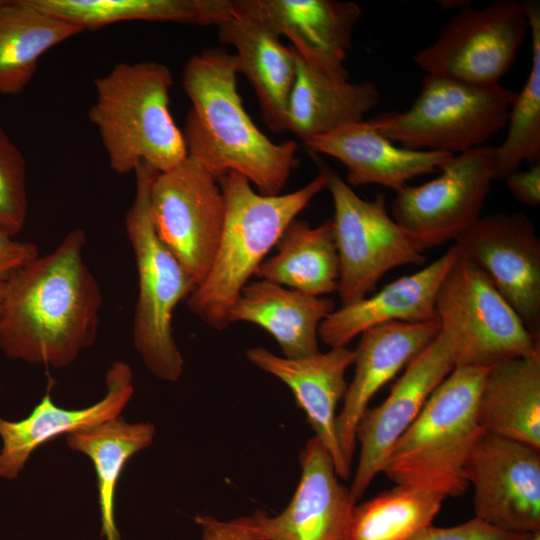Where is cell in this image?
<instances>
[{"instance_id":"cell-36","label":"cell","mask_w":540,"mask_h":540,"mask_svg":"<svg viewBox=\"0 0 540 540\" xmlns=\"http://www.w3.org/2000/svg\"><path fill=\"white\" fill-rule=\"evenodd\" d=\"M38 254L34 243L0 233V305L15 272Z\"/></svg>"},{"instance_id":"cell-15","label":"cell","mask_w":540,"mask_h":540,"mask_svg":"<svg viewBox=\"0 0 540 540\" xmlns=\"http://www.w3.org/2000/svg\"><path fill=\"white\" fill-rule=\"evenodd\" d=\"M456 367L447 337L437 336L406 366L387 398L367 408L356 428L360 455L350 492L357 501L382 473L392 448L422 411L440 383Z\"/></svg>"},{"instance_id":"cell-10","label":"cell","mask_w":540,"mask_h":540,"mask_svg":"<svg viewBox=\"0 0 540 540\" xmlns=\"http://www.w3.org/2000/svg\"><path fill=\"white\" fill-rule=\"evenodd\" d=\"M528 33L524 1L497 0L483 8L465 5L413 61L426 74L497 84L511 69Z\"/></svg>"},{"instance_id":"cell-4","label":"cell","mask_w":540,"mask_h":540,"mask_svg":"<svg viewBox=\"0 0 540 540\" xmlns=\"http://www.w3.org/2000/svg\"><path fill=\"white\" fill-rule=\"evenodd\" d=\"M173 75L163 63H118L94 80L88 118L117 174L145 163L166 172L187 157L182 130L169 109Z\"/></svg>"},{"instance_id":"cell-23","label":"cell","mask_w":540,"mask_h":540,"mask_svg":"<svg viewBox=\"0 0 540 540\" xmlns=\"http://www.w3.org/2000/svg\"><path fill=\"white\" fill-rule=\"evenodd\" d=\"M304 143L312 154L341 162L347 169L345 182L349 186L377 184L394 191L414 177L439 171L453 156L397 146L364 120L344 124Z\"/></svg>"},{"instance_id":"cell-19","label":"cell","mask_w":540,"mask_h":540,"mask_svg":"<svg viewBox=\"0 0 540 540\" xmlns=\"http://www.w3.org/2000/svg\"><path fill=\"white\" fill-rule=\"evenodd\" d=\"M437 321L390 322L360 334L354 350V377L336 419L342 455L351 467L356 449V428L372 397L439 333Z\"/></svg>"},{"instance_id":"cell-22","label":"cell","mask_w":540,"mask_h":540,"mask_svg":"<svg viewBox=\"0 0 540 540\" xmlns=\"http://www.w3.org/2000/svg\"><path fill=\"white\" fill-rule=\"evenodd\" d=\"M232 16L216 25L218 39L234 48L238 73L253 87L265 125L274 133L287 127V106L296 78V60L267 25L232 0Z\"/></svg>"},{"instance_id":"cell-25","label":"cell","mask_w":540,"mask_h":540,"mask_svg":"<svg viewBox=\"0 0 540 540\" xmlns=\"http://www.w3.org/2000/svg\"><path fill=\"white\" fill-rule=\"evenodd\" d=\"M293 52L296 78L287 106V127L303 142L344 124L363 121L378 105L380 93L374 82L332 77Z\"/></svg>"},{"instance_id":"cell-5","label":"cell","mask_w":540,"mask_h":540,"mask_svg":"<svg viewBox=\"0 0 540 540\" xmlns=\"http://www.w3.org/2000/svg\"><path fill=\"white\" fill-rule=\"evenodd\" d=\"M489 367L458 365L434 390L399 438L382 469L396 485L458 497L468 488L465 468L485 434L477 401Z\"/></svg>"},{"instance_id":"cell-12","label":"cell","mask_w":540,"mask_h":540,"mask_svg":"<svg viewBox=\"0 0 540 540\" xmlns=\"http://www.w3.org/2000/svg\"><path fill=\"white\" fill-rule=\"evenodd\" d=\"M150 213L159 238L197 287L210 269L224 225L225 199L218 181L187 155L154 178Z\"/></svg>"},{"instance_id":"cell-6","label":"cell","mask_w":540,"mask_h":540,"mask_svg":"<svg viewBox=\"0 0 540 540\" xmlns=\"http://www.w3.org/2000/svg\"><path fill=\"white\" fill-rule=\"evenodd\" d=\"M133 172L135 196L124 220L138 275L133 344L153 375L175 382L183 373L184 360L173 336V314L196 284L159 238L152 222L150 189L159 172L145 163H139Z\"/></svg>"},{"instance_id":"cell-24","label":"cell","mask_w":540,"mask_h":540,"mask_svg":"<svg viewBox=\"0 0 540 540\" xmlns=\"http://www.w3.org/2000/svg\"><path fill=\"white\" fill-rule=\"evenodd\" d=\"M334 310L330 298L259 279L243 287L229 310L228 323L257 325L274 338L283 357L303 358L320 352L319 326Z\"/></svg>"},{"instance_id":"cell-28","label":"cell","mask_w":540,"mask_h":540,"mask_svg":"<svg viewBox=\"0 0 540 540\" xmlns=\"http://www.w3.org/2000/svg\"><path fill=\"white\" fill-rule=\"evenodd\" d=\"M83 31L36 7L31 0H2L0 94L22 93L34 77L41 56Z\"/></svg>"},{"instance_id":"cell-32","label":"cell","mask_w":540,"mask_h":540,"mask_svg":"<svg viewBox=\"0 0 540 540\" xmlns=\"http://www.w3.org/2000/svg\"><path fill=\"white\" fill-rule=\"evenodd\" d=\"M524 4L531 36V67L510 108L507 135L496 147V180L505 179L524 161L540 163V5L538 1Z\"/></svg>"},{"instance_id":"cell-9","label":"cell","mask_w":540,"mask_h":540,"mask_svg":"<svg viewBox=\"0 0 540 540\" xmlns=\"http://www.w3.org/2000/svg\"><path fill=\"white\" fill-rule=\"evenodd\" d=\"M313 155L333 201L342 306L371 294L388 271L425 263L424 247L392 218L382 195L375 200L361 198L319 155Z\"/></svg>"},{"instance_id":"cell-31","label":"cell","mask_w":540,"mask_h":540,"mask_svg":"<svg viewBox=\"0 0 540 540\" xmlns=\"http://www.w3.org/2000/svg\"><path fill=\"white\" fill-rule=\"evenodd\" d=\"M446 498L405 485L356 504L347 540H410L431 526Z\"/></svg>"},{"instance_id":"cell-17","label":"cell","mask_w":540,"mask_h":540,"mask_svg":"<svg viewBox=\"0 0 540 540\" xmlns=\"http://www.w3.org/2000/svg\"><path fill=\"white\" fill-rule=\"evenodd\" d=\"M279 37L285 36L308 64L339 79H350L344 62L352 48L361 7L336 0H237Z\"/></svg>"},{"instance_id":"cell-35","label":"cell","mask_w":540,"mask_h":540,"mask_svg":"<svg viewBox=\"0 0 540 540\" xmlns=\"http://www.w3.org/2000/svg\"><path fill=\"white\" fill-rule=\"evenodd\" d=\"M194 520L201 529V540H261L250 516L219 520L212 515H199Z\"/></svg>"},{"instance_id":"cell-1","label":"cell","mask_w":540,"mask_h":540,"mask_svg":"<svg viewBox=\"0 0 540 540\" xmlns=\"http://www.w3.org/2000/svg\"><path fill=\"white\" fill-rule=\"evenodd\" d=\"M86 234L69 231L11 278L0 305V348L11 359L62 368L95 342L102 293L83 250Z\"/></svg>"},{"instance_id":"cell-14","label":"cell","mask_w":540,"mask_h":540,"mask_svg":"<svg viewBox=\"0 0 540 540\" xmlns=\"http://www.w3.org/2000/svg\"><path fill=\"white\" fill-rule=\"evenodd\" d=\"M454 245L474 263L519 315L528 331L540 332V239L522 212L481 217Z\"/></svg>"},{"instance_id":"cell-20","label":"cell","mask_w":540,"mask_h":540,"mask_svg":"<svg viewBox=\"0 0 540 540\" xmlns=\"http://www.w3.org/2000/svg\"><path fill=\"white\" fill-rule=\"evenodd\" d=\"M460 253L452 245L423 269L403 276L380 291L332 311L320 324L319 339L330 348L347 345L365 330L390 322L437 321L436 298Z\"/></svg>"},{"instance_id":"cell-34","label":"cell","mask_w":540,"mask_h":540,"mask_svg":"<svg viewBox=\"0 0 540 540\" xmlns=\"http://www.w3.org/2000/svg\"><path fill=\"white\" fill-rule=\"evenodd\" d=\"M530 536L504 532L473 517L450 527L431 525L410 540H528Z\"/></svg>"},{"instance_id":"cell-2","label":"cell","mask_w":540,"mask_h":540,"mask_svg":"<svg viewBox=\"0 0 540 540\" xmlns=\"http://www.w3.org/2000/svg\"><path fill=\"white\" fill-rule=\"evenodd\" d=\"M237 65L224 47L205 49L185 63L182 86L191 101L182 130L187 155L217 181L230 172L257 192L281 193L298 165V144L275 143L252 121L237 88Z\"/></svg>"},{"instance_id":"cell-39","label":"cell","mask_w":540,"mask_h":540,"mask_svg":"<svg viewBox=\"0 0 540 540\" xmlns=\"http://www.w3.org/2000/svg\"><path fill=\"white\" fill-rule=\"evenodd\" d=\"M2 0H0V3H1Z\"/></svg>"},{"instance_id":"cell-16","label":"cell","mask_w":540,"mask_h":540,"mask_svg":"<svg viewBox=\"0 0 540 540\" xmlns=\"http://www.w3.org/2000/svg\"><path fill=\"white\" fill-rule=\"evenodd\" d=\"M299 461L301 474L288 505L275 516L264 510L250 515L254 531L261 540H347L357 501L340 483L330 454L313 436Z\"/></svg>"},{"instance_id":"cell-7","label":"cell","mask_w":540,"mask_h":540,"mask_svg":"<svg viewBox=\"0 0 540 540\" xmlns=\"http://www.w3.org/2000/svg\"><path fill=\"white\" fill-rule=\"evenodd\" d=\"M517 92L499 83L482 85L426 74L404 111L375 115L368 123L400 146L459 154L485 145L507 126Z\"/></svg>"},{"instance_id":"cell-27","label":"cell","mask_w":540,"mask_h":540,"mask_svg":"<svg viewBox=\"0 0 540 540\" xmlns=\"http://www.w3.org/2000/svg\"><path fill=\"white\" fill-rule=\"evenodd\" d=\"M254 276L311 296L337 291L339 258L332 219L318 226L294 219Z\"/></svg>"},{"instance_id":"cell-13","label":"cell","mask_w":540,"mask_h":540,"mask_svg":"<svg viewBox=\"0 0 540 540\" xmlns=\"http://www.w3.org/2000/svg\"><path fill=\"white\" fill-rule=\"evenodd\" d=\"M475 518L498 530L540 531V450L485 433L465 468Z\"/></svg>"},{"instance_id":"cell-26","label":"cell","mask_w":540,"mask_h":540,"mask_svg":"<svg viewBox=\"0 0 540 540\" xmlns=\"http://www.w3.org/2000/svg\"><path fill=\"white\" fill-rule=\"evenodd\" d=\"M477 418L485 433L540 450V355L490 366L479 393Z\"/></svg>"},{"instance_id":"cell-33","label":"cell","mask_w":540,"mask_h":540,"mask_svg":"<svg viewBox=\"0 0 540 540\" xmlns=\"http://www.w3.org/2000/svg\"><path fill=\"white\" fill-rule=\"evenodd\" d=\"M28 214L26 162L0 125V233L14 237Z\"/></svg>"},{"instance_id":"cell-11","label":"cell","mask_w":540,"mask_h":540,"mask_svg":"<svg viewBox=\"0 0 540 540\" xmlns=\"http://www.w3.org/2000/svg\"><path fill=\"white\" fill-rule=\"evenodd\" d=\"M424 184L395 191L392 218L428 249L453 240L481 218L497 178L496 146L455 154Z\"/></svg>"},{"instance_id":"cell-38","label":"cell","mask_w":540,"mask_h":540,"mask_svg":"<svg viewBox=\"0 0 540 540\" xmlns=\"http://www.w3.org/2000/svg\"><path fill=\"white\" fill-rule=\"evenodd\" d=\"M528 540H540V531L532 534Z\"/></svg>"},{"instance_id":"cell-29","label":"cell","mask_w":540,"mask_h":540,"mask_svg":"<svg viewBox=\"0 0 540 540\" xmlns=\"http://www.w3.org/2000/svg\"><path fill=\"white\" fill-rule=\"evenodd\" d=\"M84 31L125 21L217 25L233 13L232 0H31Z\"/></svg>"},{"instance_id":"cell-3","label":"cell","mask_w":540,"mask_h":540,"mask_svg":"<svg viewBox=\"0 0 540 540\" xmlns=\"http://www.w3.org/2000/svg\"><path fill=\"white\" fill-rule=\"evenodd\" d=\"M218 183L225 199L221 238L205 279L186 301L203 323L221 331L229 326V310L243 287L286 227L327 188V179L319 171L298 190L273 196L255 191L245 177L234 172Z\"/></svg>"},{"instance_id":"cell-21","label":"cell","mask_w":540,"mask_h":540,"mask_svg":"<svg viewBox=\"0 0 540 540\" xmlns=\"http://www.w3.org/2000/svg\"><path fill=\"white\" fill-rule=\"evenodd\" d=\"M105 385V396L82 409L57 406L47 390L26 418L8 421L0 417V477L17 478L31 454L52 439L118 418L134 393L130 366L114 361L106 373Z\"/></svg>"},{"instance_id":"cell-37","label":"cell","mask_w":540,"mask_h":540,"mask_svg":"<svg viewBox=\"0 0 540 540\" xmlns=\"http://www.w3.org/2000/svg\"><path fill=\"white\" fill-rule=\"evenodd\" d=\"M507 187L522 204L538 207L540 204V163L527 170H516L506 178Z\"/></svg>"},{"instance_id":"cell-30","label":"cell","mask_w":540,"mask_h":540,"mask_svg":"<svg viewBox=\"0 0 540 540\" xmlns=\"http://www.w3.org/2000/svg\"><path fill=\"white\" fill-rule=\"evenodd\" d=\"M155 433L149 422L129 423L118 417L65 435L68 447L85 454L93 463L104 540H121L115 520L118 481L128 460L150 447Z\"/></svg>"},{"instance_id":"cell-18","label":"cell","mask_w":540,"mask_h":540,"mask_svg":"<svg viewBox=\"0 0 540 540\" xmlns=\"http://www.w3.org/2000/svg\"><path fill=\"white\" fill-rule=\"evenodd\" d=\"M245 355L252 365L276 377L291 390L314 436L330 454L337 475L347 479L351 467L339 446L336 419L338 404L347 389L345 374L353 365L354 350L337 347L308 357L286 358L264 347H253Z\"/></svg>"},{"instance_id":"cell-8","label":"cell","mask_w":540,"mask_h":540,"mask_svg":"<svg viewBox=\"0 0 540 540\" xmlns=\"http://www.w3.org/2000/svg\"><path fill=\"white\" fill-rule=\"evenodd\" d=\"M436 312L456 366L490 367L540 355L539 338L528 331L485 272L466 258L460 256L444 278Z\"/></svg>"}]
</instances>
